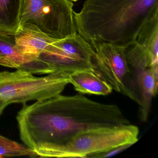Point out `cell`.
Returning a JSON list of instances; mask_svg holds the SVG:
<instances>
[{"mask_svg": "<svg viewBox=\"0 0 158 158\" xmlns=\"http://www.w3.org/2000/svg\"><path fill=\"white\" fill-rule=\"evenodd\" d=\"M23 104L16 116L20 138L38 157H52L80 131L130 124L118 105L95 101L81 93Z\"/></svg>", "mask_w": 158, "mask_h": 158, "instance_id": "6da1fadb", "label": "cell"}, {"mask_svg": "<svg viewBox=\"0 0 158 158\" xmlns=\"http://www.w3.org/2000/svg\"><path fill=\"white\" fill-rule=\"evenodd\" d=\"M158 12V0H85L74 15L77 34L90 45L102 42L126 48Z\"/></svg>", "mask_w": 158, "mask_h": 158, "instance_id": "7a4b0ae2", "label": "cell"}, {"mask_svg": "<svg viewBox=\"0 0 158 158\" xmlns=\"http://www.w3.org/2000/svg\"><path fill=\"white\" fill-rule=\"evenodd\" d=\"M71 73L57 71L36 77L21 70L0 72V96L9 104L50 98L61 94L69 84Z\"/></svg>", "mask_w": 158, "mask_h": 158, "instance_id": "3957f363", "label": "cell"}, {"mask_svg": "<svg viewBox=\"0 0 158 158\" xmlns=\"http://www.w3.org/2000/svg\"><path fill=\"white\" fill-rule=\"evenodd\" d=\"M139 128L134 125L102 127L80 131L59 147L52 157L90 158L123 145L138 141Z\"/></svg>", "mask_w": 158, "mask_h": 158, "instance_id": "277c9868", "label": "cell"}, {"mask_svg": "<svg viewBox=\"0 0 158 158\" xmlns=\"http://www.w3.org/2000/svg\"><path fill=\"white\" fill-rule=\"evenodd\" d=\"M71 0H21L20 26L31 23L55 39L77 33Z\"/></svg>", "mask_w": 158, "mask_h": 158, "instance_id": "5b68a950", "label": "cell"}, {"mask_svg": "<svg viewBox=\"0 0 158 158\" xmlns=\"http://www.w3.org/2000/svg\"><path fill=\"white\" fill-rule=\"evenodd\" d=\"M94 70L110 85L113 89L140 104L139 97L132 87V69L128 64L125 48L110 43L93 42Z\"/></svg>", "mask_w": 158, "mask_h": 158, "instance_id": "8992f818", "label": "cell"}, {"mask_svg": "<svg viewBox=\"0 0 158 158\" xmlns=\"http://www.w3.org/2000/svg\"><path fill=\"white\" fill-rule=\"evenodd\" d=\"M92 46L79 34L57 39L40 53L38 58L47 63L54 72L73 73L94 70Z\"/></svg>", "mask_w": 158, "mask_h": 158, "instance_id": "52a82bcc", "label": "cell"}, {"mask_svg": "<svg viewBox=\"0 0 158 158\" xmlns=\"http://www.w3.org/2000/svg\"><path fill=\"white\" fill-rule=\"evenodd\" d=\"M135 70L136 83L139 93V118L142 122H147L152 98L158 93V65Z\"/></svg>", "mask_w": 158, "mask_h": 158, "instance_id": "ba28073f", "label": "cell"}, {"mask_svg": "<svg viewBox=\"0 0 158 158\" xmlns=\"http://www.w3.org/2000/svg\"><path fill=\"white\" fill-rule=\"evenodd\" d=\"M15 36L22 54L36 56L57 40L49 36L31 23L20 26Z\"/></svg>", "mask_w": 158, "mask_h": 158, "instance_id": "9c48e42d", "label": "cell"}, {"mask_svg": "<svg viewBox=\"0 0 158 158\" xmlns=\"http://www.w3.org/2000/svg\"><path fill=\"white\" fill-rule=\"evenodd\" d=\"M69 84L81 94L105 96L113 90L110 85L95 71L74 72L69 75Z\"/></svg>", "mask_w": 158, "mask_h": 158, "instance_id": "30bf717a", "label": "cell"}, {"mask_svg": "<svg viewBox=\"0 0 158 158\" xmlns=\"http://www.w3.org/2000/svg\"><path fill=\"white\" fill-rule=\"evenodd\" d=\"M21 0H0V33L15 35L20 27Z\"/></svg>", "mask_w": 158, "mask_h": 158, "instance_id": "8fae6325", "label": "cell"}, {"mask_svg": "<svg viewBox=\"0 0 158 158\" xmlns=\"http://www.w3.org/2000/svg\"><path fill=\"white\" fill-rule=\"evenodd\" d=\"M136 41L146 49L154 59L158 60V12L145 24Z\"/></svg>", "mask_w": 158, "mask_h": 158, "instance_id": "7c38bea8", "label": "cell"}, {"mask_svg": "<svg viewBox=\"0 0 158 158\" xmlns=\"http://www.w3.org/2000/svg\"><path fill=\"white\" fill-rule=\"evenodd\" d=\"M125 51L128 64L135 70L158 65V60L136 41L125 48Z\"/></svg>", "mask_w": 158, "mask_h": 158, "instance_id": "4fadbf2b", "label": "cell"}, {"mask_svg": "<svg viewBox=\"0 0 158 158\" xmlns=\"http://www.w3.org/2000/svg\"><path fill=\"white\" fill-rule=\"evenodd\" d=\"M9 67L32 74H48L54 72L47 63L40 60L38 56L27 54L13 59L9 63Z\"/></svg>", "mask_w": 158, "mask_h": 158, "instance_id": "5bb4252c", "label": "cell"}, {"mask_svg": "<svg viewBox=\"0 0 158 158\" xmlns=\"http://www.w3.org/2000/svg\"><path fill=\"white\" fill-rule=\"evenodd\" d=\"M17 156L38 157L32 149L26 146L0 135V157Z\"/></svg>", "mask_w": 158, "mask_h": 158, "instance_id": "9a60e30c", "label": "cell"}, {"mask_svg": "<svg viewBox=\"0 0 158 158\" xmlns=\"http://www.w3.org/2000/svg\"><path fill=\"white\" fill-rule=\"evenodd\" d=\"M23 55L18 48L15 35L0 33V58Z\"/></svg>", "mask_w": 158, "mask_h": 158, "instance_id": "2e32d148", "label": "cell"}, {"mask_svg": "<svg viewBox=\"0 0 158 158\" xmlns=\"http://www.w3.org/2000/svg\"><path fill=\"white\" fill-rule=\"evenodd\" d=\"M131 146H132V145H126L119 146L110 150L108 151L92 155L90 158H110L121 153V152L125 150Z\"/></svg>", "mask_w": 158, "mask_h": 158, "instance_id": "e0dca14e", "label": "cell"}, {"mask_svg": "<svg viewBox=\"0 0 158 158\" xmlns=\"http://www.w3.org/2000/svg\"><path fill=\"white\" fill-rule=\"evenodd\" d=\"M8 102L0 96V115L2 114L5 108L9 105Z\"/></svg>", "mask_w": 158, "mask_h": 158, "instance_id": "ac0fdd59", "label": "cell"}, {"mask_svg": "<svg viewBox=\"0 0 158 158\" xmlns=\"http://www.w3.org/2000/svg\"><path fill=\"white\" fill-rule=\"evenodd\" d=\"M71 1H72L76 2L78 0H71Z\"/></svg>", "mask_w": 158, "mask_h": 158, "instance_id": "d6986e66", "label": "cell"}]
</instances>
